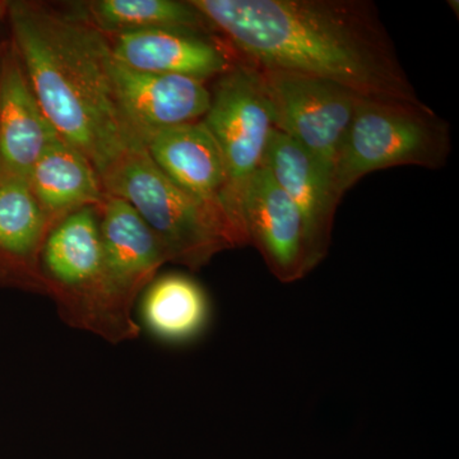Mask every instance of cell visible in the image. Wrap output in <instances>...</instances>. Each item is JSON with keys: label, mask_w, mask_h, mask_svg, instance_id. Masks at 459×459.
<instances>
[{"label": "cell", "mask_w": 459, "mask_h": 459, "mask_svg": "<svg viewBox=\"0 0 459 459\" xmlns=\"http://www.w3.org/2000/svg\"><path fill=\"white\" fill-rule=\"evenodd\" d=\"M99 212L108 298L126 325L140 327L133 316L135 300L170 258L164 244L128 202L107 195Z\"/></svg>", "instance_id": "ba28073f"}, {"label": "cell", "mask_w": 459, "mask_h": 459, "mask_svg": "<svg viewBox=\"0 0 459 459\" xmlns=\"http://www.w3.org/2000/svg\"><path fill=\"white\" fill-rule=\"evenodd\" d=\"M30 188L56 225L86 207H101L107 193L90 160L57 137L42 153L30 175Z\"/></svg>", "instance_id": "2e32d148"}, {"label": "cell", "mask_w": 459, "mask_h": 459, "mask_svg": "<svg viewBox=\"0 0 459 459\" xmlns=\"http://www.w3.org/2000/svg\"><path fill=\"white\" fill-rule=\"evenodd\" d=\"M82 8L83 21L105 36L152 30L199 33L214 30L190 0H95L84 3Z\"/></svg>", "instance_id": "ac0fdd59"}, {"label": "cell", "mask_w": 459, "mask_h": 459, "mask_svg": "<svg viewBox=\"0 0 459 459\" xmlns=\"http://www.w3.org/2000/svg\"><path fill=\"white\" fill-rule=\"evenodd\" d=\"M53 226L27 181H0V285L45 294L41 250Z\"/></svg>", "instance_id": "9a60e30c"}, {"label": "cell", "mask_w": 459, "mask_h": 459, "mask_svg": "<svg viewBox=\"0 0 459 459\" xmlns=\"http://www.w3.org/2000/svg\"><path fill=\"white\" fill-rule=\"evenodd\" d=\"M14 49L39 105L57 135L99 175L140 144L111 83L107 36L83 20L29 3L8 4Z\"/></svg>", "instance_id": "7a4b0ae2"}, {"label": "cell", "mask_w": 459, "mask_h": 459, "mask_svg": "<svg viewBox=\"0 0 459 459\" xmlns=\"http://www.w3.org/2000/svg\"><path fill=\"white\" fill-rule=\"evenodd\" d=\"M211 316L207 292L186 274H162L142 292V325L160 342L179 346L198 340L207 331Z\"/></svg>", "instance_id": "e0dca14e"}, {"label": "cell", "mask_w": 459, "mask_h": 459, "mask_svg": "<svg viewBox=\"0 0 459 459\" xmlns=\"http://www.w3.org/2000/svg\"><path fill=\"white\" fill-rule=\"evenodd\" d=\"M111 83L124 120L143 143L150 135L204 119L211 105L204 81L135 71L108 60Z\"/></svg>", "instance_id": "30bf717a"}, {"label": "cell", "mask_w": 459, "mask_h": 459, "mask_svg": "<svg viewBox=\"0 0 459 459\" xmlns=\"http://www.w3.org/2000/svg\"><path fill=\"white\" fill-rule=\"evenodd\" d=\"M8 11V4L7 3L0 2V18L3 17V14L5 13V12Z\"/></svg>", "instance_id": "d6986e66"}, {"label": "cell", "mask_w": 459, "mask_h": 459, "mask_svg": "<svg viewBox=\"0 0 459 459\" xmlns=\"http://www.w3.org/2000/svg\"><path fill=\"white\" fill-rule=\"evenodd\" d=\"M259 68L323 78L361 98L424 104L373 3L190 0Z\"/></svg>", "instance_id": "6da1fadb"}, {"label": "cell", "mask_w": 459, "mask_h": 459, "mask_svg": "<svg viewBox=\"0 0 459 459\" xmlns=\"http://www.w3.org/2000/svg\"><path fill=\"white\" fill-rule=\"evenodd\" d=\"M143 144L148 155L169 179L220 214L235 231L226 213L225 162L204 120L157 132ZM238 238H240L238 235ZM240 241L244 246L241 238Z\"/></svg>", "instance_id": "4fadbf2b"}, {"label": "cell", "mask_w": 459, "mask_h": 459, "mask_svg": "<svg viewBox=\"0 0 459 459\" xmlns=\"http://www.w3.org/2000/svg\"><path fill=\"white\" fill-rule=\"evenodd\" d=\"M452 150L448 123L425 104L360 98L334 162L338 197L365 175L394 166L440 169Z\"/></svg>", "instance_id": "277c9868"}, {"label": "cell", "mask_w": 459, "mask_h": 459, "mask_svg": "<svg viewBox=\"0 0 459 459\" xmlns=\"http://www.w3.org/2000/svg\"><path fill=\"white\" fill-rule=\"evenodd\" d=\"M100 179L107 195L140 213L172 263L199 270L220 252L243 246L225 219L166 177L143 143L126 151Z\"/></svg>", "instance_id": "3957f363"}, {"label": "cell", "mask_w": 459, "mask_h": 459, "mask_svg": "<svg viewBox=\"0 0 459 459\" xmlns=\"http://www.w3.org/2000/svg\"><path fill=\"white\" fill-rule=\"evenodd\" d=\"M57 137L11 48L0 57V181L29 183L33 166Z\"/></svg>", "instance_id": "7c38bea8"}, {"label": "cell", "mask_w": 459, "mask_h": 459, "mask_svg": "<svg viewBox=\"0 0 459 459\" xmlns=\"http://www.w3.org/2000/svg\"><path fill=\"white\" fill-rule=\"evenodd\" d=\"M40 267L45 294L53 298L57 314L69 327L113 344L140 336L141 327L126 325L108 298L98 207L75 211L51 228Z\"/></svg>", "instance_id": "5b68a950"}, {"label": "cell", "mask_w": 459, "mask_h": 459, "mask_svg": "<svg viewBox=\"0 0 459 459\" xmlns=\"http://www.w3.org/2000/svg\"><path fill=\"white\" fill-rule=\"evenodd\" d=\"M107 38L117 62L148 74L184 75L205 82L238 63L207 33L152 30Z\"/></svg>", "instance_id": "5bb4252c"}, {"label": "cell", "mask_w": 459, "mask_h": 459, "mask_svg": "<svg viewBox=\"0 0 459 459\" xmlns=\"http://www.w3.org/2000/svg\"><path fill=\"white\" fill-rule=\"evenodd\" d=\"M274 129L334 169L361 96L314 75L259 68Z\"/></svg>", "instance_id": "52a82bcc"}, {"label": "cell", "mask_w": 459, "mask_h": 459, "mask_svg": "<svg viewBox=\"0 0 459 459\" xmlns=\"http://www.w3.org/2000/svg\"><path fill=\"white\" fill-rule=\"evenodd\" d=\"M247 244L261 253L272 274L282 283L304 279L316 267L303 216L262 166L241 201Z\"/></svg>", "instance_id": "9c48e42d"}, {"label": "cell", "mask_w": 459, "mask_h": 459, "mask_svg": "<svg viewBox=\"0 0 459 459\" xmlns=\"http://www.w3.org/2000/svg\"><path fill=\"white\" fill-rule=\"evenodd\" d=\"M204 123L221 151L228 175L226 213L247 246L241 201L249 181L262 168L274 129L273 114L255 65L241 62L220 75Z\"/></svg>", "instance_id": "8992f818"}, {"label": "cell", "mask_w": 459, "mask_h": 459, "mask_svg": "<svg viewBox=\"0 0 459 459\" xmlns=\"http://www.w3.org/2000/svg\"><path fill=\"white\" fill-rule=\"evenodd\" d=\"M262 166L303 216L310 249L319 264L331 246L334 214L341 202L334 188L333 169L277 129L272 132Z\"/></svg>", "instance_id": "8fae6325"}]
</instances>
